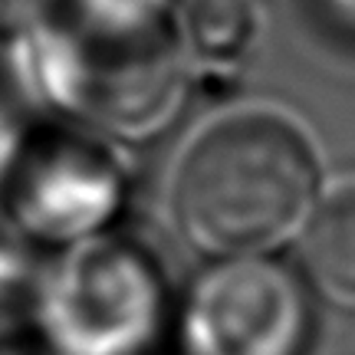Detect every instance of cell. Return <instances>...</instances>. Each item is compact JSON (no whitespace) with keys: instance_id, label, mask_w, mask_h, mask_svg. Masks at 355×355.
I'll return each instance as SVG.
<instances>
[{"instance_id":"cell-1","label":"cell","mask_w":355,"mask_h":355,"mask_svg":"<svg viewBox=\"0 0 355 355\" xmlns=\"http://www.w3.org/2000/svg\"><path fill=\"white\" fill-rule=\"evenodd\" d=\"M178 0H50L17 37L30 92L56 119L105 139L148 141L194 86Z\"/></svg>"},{"instance_id":"cell-2","label":"cell","mask_w":355,"mask_h":355,"mask_svg":"<svg viewBox=\"0 0 355 355\" xmlns=\"http://www.w3.org/2000/svg\"><path fill=\"white\" fill-rule=\"evenodd\" d=\"M319 188L316 145L296 119L237 109L184 145L171 175V217L211 260L270 257L306 230Z\"/></svg>"},{"instance_id":"cell-3","label":"cell","mask_w":355,"mask_h":355,"mask_svg":"<svg viewBox=\"0 0 355 355\" xmlns=\"http://www.w3.org/2000/svg\"><path fill=\"white\" fill-rule=\"evenodd\" d=\"M30 306L53 355H155L178 319L162 260L119 230L60 250Z\"/></svg>"},{"instance_id":"cell-4","label":"cell","mask_w":355,"mask_h":355,"mask_svg":"<svg viewBox=\"0 0 355 355\" xmlns=\"http://www.w3.org/2000/svg\"><path fill=\"white\" fill-rule=\"evenodd\" d=\"M122 145L66 119L20 128L0 171V211L40 250H69L112 234L128 207Z\"/></svg>"},{"instance_id":"cell-5","label":"cell","mask_w":355,"mask_h":355,"mask_svg":"<svg viewBox=\"0 0 355 355\" xmlns=\"http://www.w3.org/2000/svg\"><path fill=\"white\" fill-rule=\"evenodd\" d=\"M309 300L270 257L214 260L178 303L181 355H306Z\"/></svg>"},{"instance_id":"cell-6","label":"cell","mask_w":355,"mask_h":355,"mask_svg":"<svg viewBox=\"0 0 355 355\" xmlns=\"http://www.w3.org/2000/svg\"><path fill=\"white\" fill-rule=\"evenodd\" d=\"M300 257L309 286L329 306L355 313V181L319 198L300 234Z\"/></svg>"},{"instance_id":"cell-7","label":"cell","mask_w":355,"mask_h":355,"mask_svg":"<svg viewBox=\"0 0 355 355\" xmlns=\"http://www.w3.org/2000/svg\"><path fill=\"white\" fill-rule=\"evenodd\" d=\"M181 33L194 60L230 63L257 33L250 0H181Z\"/></svg>"},{"instance_id":"cell-8","label":"cell","mask_w":355,"mask_h":355,"mask_svg":"<svg viewBox=\"0 0 355 355\" xmlns=\"http://www.w3.org/2000/svg\"><path fill=\"white\" fill-rule=\"evenodd\" d=\"M50 0H0V37H20Z\"/></svg>"},{"instance_id":"cell-9","label":"cell","mask_w":355,"mask_h":355,"mask_svg":"<svg viewBox=\"0 0 355 355\" xmlns=\"http://www.w3.org/2000/svg\"><path fill=\"white\" fill-rule=\"evenodd\" d=\"M336 10L343 13V17H349V20H355V0H329Z\"/></svg>"}]
</instances>
